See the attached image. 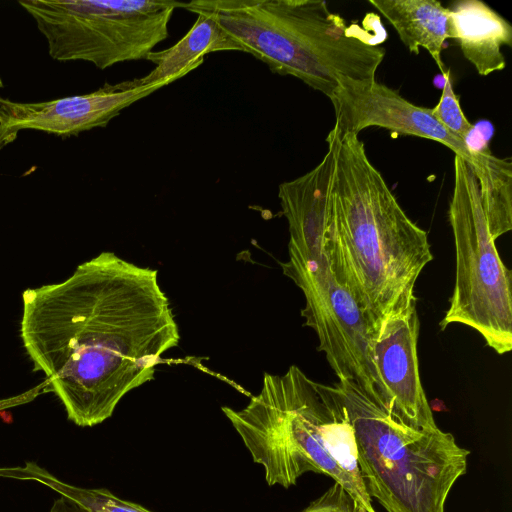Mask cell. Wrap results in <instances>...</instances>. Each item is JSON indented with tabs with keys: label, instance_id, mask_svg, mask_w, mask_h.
Instances as JSON below:
<instances>
[{
	"label": "cell",
	"instance_id": "52a82bcc",
	"mask_svg": "<svg viewBox=\"0 0 512 512\" xmlns=\"http://www.w3.org/2000/svg\"><path fill=\"white\" fill-rule=\"evenodd\" d=\"M448 217L455 244L456 276L440 328L444 330L453 323L469 326L495 352L505 354L512 348V273L489 232L474 172L456 155Z\"/></svg>",
	"mask_w": 512,
	"mask_h": 512
},
{
	"label": "cell",
	"instance_id": "4fadbf2b",
	"mask_svg": "<svg viewBox=\"0 0 512 512\" xmlns=\"http://www.w3.org/2000/svg\"><path fill=\"white\" fill-rule=\"evenodd\" d=\"M450 9V39L481 76L506 67L502 46L512 44V26L479 0L455 2Z\"/></svg>",
	"mask_w": 512,
	"mask_h": 512
},
{
	"label": "cell",
	"instance_id": "e0dca14e",
	"mask_svg": "<svg viewBox=\"0 0 512 512\" xmlns=\"http://www.w3.org/2000/svg\"><path fill=\"white\" fill-rule=\"evenodd\" d=\"M443 78L442 94L437 105L431 108L432 114L450 133L467 141L474 125L469 122L461 109L459 96L455 94L452 87L449 70L443 74Z\"/></svg>",
	"mask_w": 512,
	"mask_h": 512
},
{
	"label": "cell",
	"instance_id": "2e32d148",
	"mask_svg": "<svg viewBox=\"0 0 512 512\" xmlns=\"http://www.w3.org/2000/svg\"><path fill=\"white\" fill-rule=\"evenodd\" d=\"M0 477L38 482L89 512H153L119 498L106 488H83L66 483L33 461L22 466L0 467Z\"/></svg>",
	"mask_w": 512,
	"mask_h": 512
},
{
	"label": "cell",
	"instance_id": "9a60e30c",
	"mask_svg": "<svg viewBox=\"0 0 512 512\" xmlns=\"http://www.w3.org/2000/svg\"><path fill=\"white\" fill-rule=\"evenodd\" d=\"M393 26L402 43L416 55L427 50L442 75L445 42L450 38V9L436 0H369Z\"/></svg>",
	"mask_w": 512,
	"mask_h": 512
},
{
	"label": "cell",
	"instance_id": "7c38bea8",
	"mask_svg": "<svg viewBox=\"0 0 512 512\" xmlns=\"http://www.w3.org/2000/svg\"><path fill=\"white\" fill-rule=\"evenodd\" d=\"M331 152L306 174L283 182L278 188L282 213L289 228L288 261L294 264L326 261L323 238Z\"/></svg>",
	"mask_w": 512,
	"mask_h": 512
},
{
	"label": "cell",
	"instance_id": "277c9868",
	"mask_svg": "<svg viewBox=\"0 0 512 512\" xmlns=\"http://www.w3.org/2000/svg\"><path fill=\"white\" fill-rule=\"evenodd\" d=\"M269 486L289 488L308 473L340 484L359 512H376L361 477L351 426L328 385L291 365L264 373L260 392L240 410L222 406Z\"/></svg>",
	"mask_w": 512,
	"mask_h": 512
},
{
	"label": "cell",
	"instance_id": "5b68a950",
	"mask_svg": "<svg viewBox=\"0 0 512 512\" xmlns=\"http://www.w3.org/2000/svg\"><path fill=\"white\" fill-rule=\"evenodd\" d=\"M351 426L356 460L369 496L386 512H445L466 474L470 451L453 434L403 424L349 380L328 385Z\"/></svg>",
	"mask_w": 512,
	"mask_h": 512
},
{
	"label": "cell",
	"instance_id": "9c48e42d",
	"mask_svg": "<svg viewBox=\"0 0 512 512\" xmlns=\"http://www.w3.org/2000/svg\"><path fill=\"white\" fill-rule=\"evenodd\" d=\"M329 99L334 109V127L341 132L358 135L365 128L379 127L438 142L470 166L479 184L490 180L500 164L501 159L489 148L475 149L450 133L431 108L411 103L376 80L344 81Z\"/></svg>",
	"mask_w": 512,
	"mask_h": 512
},
{
	"label": "cell",
	"instance_id": "7a4b0ae2",
	"mask_svg": "<svg viewBox=\"0 0 512 512\" xmlns=\"http://www.w3.org/2000/svg\"><path fill=\"white\" fill-rule=\"evenodd\" d=\"M323 251L336 281L378 330L417 299L433 259L427 233L404 212L358 135L333 126Z\"/></svg>",
	"mask_w": 512,
	"mask_h": 512
},
{
	"label": "cell",
	"instance_id": "ffe728a7",
	"mask_svg": "<svg viewBox=\"0 0 512 512\" xmlns=\"http://www.w3.org/2000/svg\"><path fill=\"white\" fill-rule=\"evenodd\" d=\"M49 512H89L85 508L77 505L70 499L60 496L54 500Z\"/></svg>",
	"mask_w": 512,
	"mask_h": 512
},
{
	"label": "cell",
	"instance_id": "8992f818",
	"mask_svg": "<svg viewBox=\"0 0 512 512\" xmlns=\"http://www.w3.org/2000/svg\"><path fill=\"white\" fill-rule=\"evenodd\" d=\"M56 61H84L99 69L147 60L168 37L184 2L174 0H21Z\"/></svg>",
	"mask_w": 512,
	"mask_h": 512
},
{
	"label": "cell",
	"instance_id": "3957f363",
	"mask_svg": "<svg viewBox=\"0 0 512 512\" xmlns=\"http://www.w3.org/2000/svg\"><path fill=\"white\" fill-rule=\"evenodd\" d=\"M271 72L293 76L328 98L344 81H373L386 31L374 13L348 24L323 0H193Z\"/></svg>",
	"mask_w": 512,
	"mask_h": 512
},
{
	"label": "cell",
	"instance_id": "ba28073f",
	"mask_svg": "<svg viewBox=\"0 0 512 512\" xmlns=\"http://www.w3.org/2000/svg\"><path fill=\"white\" fill-rule=\"evenodd\" d=\"M284 275L303 292L301 315L319 341L318 350L338 380L356 383L372 400L390 410L373 362L377 329L350 293L334 278L327 260L322 263H281Z\"/></svg>",
	"mask_w": 512,
	"mask_h": 512
},
{
	"label": "cell",
	"instance_id": "30bf717a",
	"mask_svg": "<svg viewBox=\"0 0 512 512\" xmlns=\"http://www.w3.org/2000/svg\"><path fill=\"white\" fill-rule=\"evenodd\" d=\"M163 87L164 84L135 86L125 80L105 83L87 94L49 101L16 102L0 97V150L25 130L66 138L104 128L122 110Z\"/></svg>",
	"mask_w": 512,
	"mask_h": 512
},
{
	"label": "cell",
	"instance_id": "d6986e66",
	"mask_svg": "<svg viewBox=\"0 0 512 512\" xmlns=\"http://www.w3.org/2000/svg\"><path fill=\"white\" fill-rule=\"evenodd\" d=\"M47 392H52L50 383L48 380H44L37 386L13 397L0 399V411L7 408H12L25 403H29L37 398L39 395Z\"/></svg>",
	"mask_w": 512,
	"mask_h": 512
},
{
	"label": "cell",
	"instance_id": "44dd1931",
	"mask_svg": "<svg viewBox=\"0 0 512 512\" xmlns=\"http://www.w3.org/2000/svg\"><path fill=\"white\" fill-rule=\"evenodd\" d=\"M3 86H4V84H3L2 78L0 77V88H2Z\"/></svg>",
	"mask_w": 512,
	"mask_h": 512
},
{
	"label": "cell",
	"instance_id": "6da1fadb",
	"mask_svg": "<svg viewBox=\"0 0 512 512\" xmlns=\"http://www.w3.org/2000/svg\"><path fill=\"white\" fill-rule=\"evenodd\" d=\"M19 332L33 370L80 427L110 418L180 341L158 271L109 251L64 281L23 291Z\"/></svg>",
	"mask_w": 512,
	"mask_h": 512
},
{
	"label": "cell",
	"instance_id": "ac0fdd59",
	"mask_svg": "<svg viewBox=\"0 0 512 512\" xmlns=\"http://www.w3.org/2000/svg\"><path fill=\"white\" fill-rule=\"evenodd\" d=\"M300 512H359L352 497L334 482L322 495Z\"/></svg>",
	"mask_w": 512,
	"mask_h": 512
},
{
	"label": "cell",
	"instance_id": "5bb4252c",
	"mask_svg": "<svg viewBox=\"0 0 512 512\" xmlns=\"http://www.w3.org/2000/svg\"><path fill=\"white\" fill-rule=\"evenodd\" d=\"M197 19L186 35L172 47L153 51L147 60L155 67L147 75L130 80L135 86L168 84L184 77L217 51H240L241 45L208 12L196 11Z\"/></svg>",
	"mask_w": 512,
	"mask_h": 512
},
{
	"label": "cell",
	"instance_id": "8fae6325",
	"mask_svg": "<svg viewBox=\"0 0 512 512\" xmlns=\"http://www.w3.org/2000/svg\"><path fill=\"white\" fill-rule=\"evenodd\" d=\"M417 299L386 318L373 342V362L390 411L417 430L438 428L419 375Z\"/></svg>",
	"mask_w": 512,
	"mask_h": 512
}]
</instances>
